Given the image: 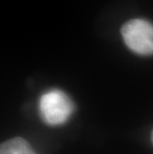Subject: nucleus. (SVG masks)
I'll return each mask as SVG.
<instances>
[{"instance_id":"obj_1","label":"nucleus","mask_w":153,"mask_h":154,"mask_svg":"<svg viewBox=\"0 0 153 154\" xmlns=\"http://www.w3.org/2000/svg\"><path fill=\"white\" fill-rule=\"evenodd\" d=\"M41 117L49 125H60L70 119L74 111L71 99L60 90H51L43 94L39 100Z\"/></svg>"},{"instance_id":"obj_2","label":"nucleus","mask_w":153,"mask_h":154,"mask_svg":"<svg viewBox=\"0 0 153 154\" xmlns=\"http://www.w3.org/2000/svg\"><path fill=\"white\" fill-rule=\"evenodd\" d=\"M125 45L134 53L142 56L153 55V24L143 19H132L121 28Z\"/></svg>"},{"instance_id":"obj_3","label":"nucleus","mask_w":153,"mask_h":154,"mask_svg":"<svg viewBox=\"0 0 153 154\" xmlns=\"http://www.w3.org/2000/svg\"><path fill=\"white\" fill-rule=\"evenodd\" d=\"M0 154H36V152L25 139L16 137L1 144Z\"/></svg>"},{"instance_id":"obj_4","label":"nucleus","mask_w":153,"mask_h":154,"mask_svg":"<svg viewBox=\"0 0 153 154\" xmlns=\"http://www.w3.org/2000/svg\"><path fill=\"white\" fill-rule=\"evenodd\" d=\"M151 141H152V144H153V130H152V133H151Z\"/></svg>"}]
</instances>
